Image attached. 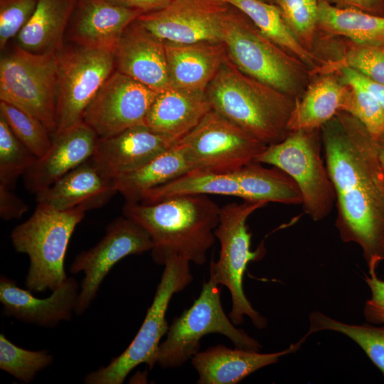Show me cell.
<instances>
[{"instance_id": "4", "label": "cell", "mask_w": 384, "mask_h": 384, "mask_svg": "<svg viewBox=\"0 0 384 384\" xmlns=\"http://www.w3.org/2000/svg\"><path fill=\"white\" fill-rule=\"evenodd\" d=\"M222 43L228 58L243 73L295 100L304 93L312 77L309 68L233 6L223 23Z\"/></svg>"}, {"instance_id": "36", "label": "cell", "mask_w": 384, "mask_h": 384, "mask_svg": "<svg viewBox=\"0 0 384 384\" xmlns=\"http://www.w3.org/2000/svg\"><path fill=\"white\" fill-rule=\"evenodd\" d=\"M36 159L0 117V184L14 188L18 177L24 175Z\"/></svg>"}, {"instance_id": "5", "label": "cell", "mask_w": 384, "mask_h": 384, "mask_svg": "<svg viewBox=\"0 0 384 384\" xmlns=\"http://www.w3.org/2000/svg\"><path fill=\"white\" fill-rule=\"evenodd\" d=\"M85 213L82 209L58 210L37 203L31 216L13 229L14 249L29 257L25 284L31 292L53 291L67 279L64 261L68 245Z\"/></svg>"}, {"instance_id": "14", "label": "cell", "mask_w": 384, "mask_h": 384, "mask_svg": "<svg viewBox=\"0 0 384 384\" xmlns=\"http://www.w3.org/2000/svg\"><path fill=\"white\" fill-rule=\"evenodd\" d=\"M232 7L223 0H172L137 21L165 43H222L223 23Z\"/></svg>"}, {"instance_id": "16", "label": "cell", "mask_w": 384, "mask_h": 384, "mask_svg": "<svg viewBox=\"0 0 384 384\" xmlns=\"http://www.w3.org/2000/svg\"><path fill=\"white\" fill-rule=\"evenodd\" d=\"M80 289L76 279L68 277L50 296L41 299L3 275L0 279V302L6 316L38 326L54 327L72 319Z\"/></svg>"}, {"instance_id": "41", "label": "cell", "mask_w": 384, "mask_h": 384, "mask_svg": "<svg viewBox=\"0 0 384 384\" xmlns=\"http://www.w3.org/2000/svg\"><path fill=\"white\" fill-rule=\"evenodd\" d=\"M337 72L342 81H354L363 86L384 108V84L375 82L350 68H342Z\"/></svg>"}, {"instance_id": "1", "label": "cell", "mask_w": 384, "mask_h": 384, "mask_svg": "<svg viewBox=\"0 0 384 384\" xmlns=\"http://www.w3.org/2000/svg\"><path fill=\"white\" fill-rule=\"evenodd\" d=\"M323 154L336 192L341 240L360 246L368 271L384 260V169L375 139L341 111L320 129Z\"/></svg>"}, {"instance_id": "9", "label": "cell", "mask_w": 384, "mask_h": 384, "mask_svg": "<svg viewBox=\"0 0 384 384\" xmlns=\"http://www.w3.org/2000/svg\"><path fill=\"white\" fill-rule=\"evenodd\" d=\"M190 262L175 256L164 264L152 303L135 337L129 346L106 366L88 373L87 384H122L137 366L149 369L156 364V354L162 336L167 334L166 314L173 295L183 290L193 280Z\"/></svg>"}, {"instance_id": "26", "label": "cell", "mask_w": 384, "mask_h": 384, "mask_svg": "<svg viewBox=\"0 0 384 384\" xmlns=\"http://www.w3.org/2000/svg\"><path fill=\"white\" fill-rule=\"evenodd\" d=\"M78 0H38L30 20L19 32L17 47L33 53L60 52Z\"/></svg>"}, {"instance_id": "8", "label": "cell", "mask_w": 384, "mask_h": 384, "mask_svg": "<svg viewBox=\"0 0 384 384\" xmlns=\"http://www.w3.org/2000/svg\"><path fill=\"white\" fill-rule=\"evenodd\" d=\"M322 151L320 129H302L267 145L255 161L281 169L295 181L304 211L314 221L326 218L336 198Z\"/></svg>"}, {"instance_id": "40", "label": "cell", "mask_w": 384, "mask_h": 384, "mask_svg": "<svg viewBox=\"0 0 384 384\" xmlns=\"http://www.w3.org/2000/svg\"><path fill=\"white\" fill-rule=\"evenodd\" d=\"M7 186L0 184V216L4 220L21 218L28 207Z\"/></svg>"}, {"instance_id": "19", "label": "cell", "mask_w": 384, "mask_h": 384, "mask_svg": "<svg viewBox=\"0 0 384 384\" xmlns=\"http://www.w3.org/2000/svg\"><path fill=\"white\" fill-rule=\"evenodd\" d=\"M176 143L145 124L137 125L109 137H99L92 157L115 178L140 168Z\"/></svg>"}, {"instance_id": "13", "label": "cell", "mask_w": 384, "mask_h": 384, "mask_svg": "<svg viewBox=\"0 0 384 384\" xmlns=\"http://www.w3.org/2000/svg\"><path fill=\"white\" fill-rule=\"evenodd\" d=\"M152 247L148 233L132 219L123 215L112 221L103 238L76 255L70 267L73 274L84 273L75 313L81 315L90 307L115 264L127 256L151 251Z\"/></svg>"}, {"instance_id": "10", "label": "cell", "mask_w": 384, "mask_h": 384, "mask_svg": "<svg viewBox=\"0 0 384 384\" xmlns=\"http://www.w3.org/2000/svg\"><path fill=\"white\" fill-rule=\"evenodd\" d=\"M58 53H33L16 47L0 60V101L57 130Z\"/></svg>"}, {"instance_id": "34", "label": "cell", "mask_w": 384, "mask_h": 384, "mask_svg": "<svg viewBox=\"0 0 384 384\" xmlns=\"http://www.w3.org/2000/svg\"><path fill=\"white\" fill-rule=\"evenodd\" d=\"M53 356L46 351H31L16 346L0 334V369L19 381L28 383L50 366Z\"/></svg>"}, {"instance_id": "15", "label": "cell", "mask_w": 384, "mask_h": 384, "mask_svg": "<svg viewBox=\"0 0 384 384\" xmlns=\"http://www.w3.org/2000/svg\"><path fill=\"white\" fill-rule=\"evenodd\" d=\"M157 93L115 70L85 109L82 122L100 138L145 124L146 114Z\"/></svg>"}, {"instance_id": "28", "label": "cell", "mask_w": 384, "mask_h": 384, "mask_svg": "<svg viewBox=\"0 0 384 384\" xmlns=\"http://www.w3.org/2000/svg\"><path fill=\"white\" fill-rule=\"evenodd\" d=\"M317 32L326 36H343L365 46L384 48V16L352 7L332 5L318 0Z\"/></svg>"}, {"instance_id": "45", "label": "cell", "mask_w": 384, "mask_h": 384, "mask_svg": "<svg viewBox=\"0 0 384 384\" xmlns=\"http://www.w3.org/2000/svg\"><path fill=\"white\" fill-rule=\"evenodd\" d=\"M262 1L275 4V0H262Z\"/></svg>"}, {"instance_id": "27", "label": "cell", "mask_w": 384, "mask_h": 384, "mask_svg": "<svg viewBox=\"0 0 384 384\" xmlns=\"http://www.w3.org/2000/svg\"><path fill=\"white\" fill-rule=\"evenodd\" d=\"M195 169L186 149L178 142L140 168L115 178L117 193L126 202H139L146 191Z\"/></svg>"}, {"instance_id": "32", "label": "cell", "mask_w": 384, "mask_h": 384, "mask_svg": "<svg viewBox=\"0 0 384 384\" xmlns=\"http://www.w3.org/2000/svg\"><path fill=\"white\" fill-rule=\"evenodd\" d=\"M309 321L306 338L321 331L341 333L356 343L384 376V324H346L317 311L310 314Z\"/></svg>"}, {"instance_id": "24", "label": "cell", "mask_w": 384, "mask_h": 384, "mask_svg": "<svg viewBox=\"0 0 384 384\" xmlns=\"http://www.w3.org/2000/svg\"><path fill=\"white\" fill-rule=\"evenodd\" d=\"M165 48L169 85L182 89L206 90L228 57L223 43H165Z\"/></svg>"}, {"instance_id": "12", "label": "cell", "mask_w": 384, "mask_h": 384, "mask_svg": "<svg viewBox=\"0 0 384 384\" xmlns=\"http://www.w3.org/2000/svg\"><path fill=\"white\" fill-rule=\"evenodd\" d=\"M114 70L113 50L77 46L59 52L55 134L82 122L85 109Z\"/></svg>"}, {"instance_id": "29", "label": "cell", "mask_w": 384, "mask_h": 384, "mask_svg": "<svg viewBox=\"0 0 384 384\" xmlns=\"http://www.w3.org/2000/svg\"><path fill=\"white\" fill-rule=\"evenodd\" d=\"M223 1L245 14L271 41L304 63L311 75L325 63L296 38L277 5L262 0Z\"/></svg>"}, {"instance_id": "7", "label": "cell", "mask_w": 384, "mask_h": 384, "mask_svg": "<svg viewBox=\"0 0 384 384\" xmlns=\"http://www.w3.org/2000/svg\"><path fill=\"white\" fill-rule=\"evenodd\" d=\"M221 287L209 278L193 304L174 319L166 339L159 344L158 366L162 368L181 366L198 352L201 338L213 333L226 336L236 348L260 351L261 344L237 329L226 316L220 299Z\"/></svg>"}, {"instance_id": "11", "label": "cell", "mask_w": 384, "mask_h": 384, "mask_svg": "<svg viewBox=\"0 0 384 384\" xmlns=\"http://www.w3.org/2000/svg\"><path fill=\"white\" fill-rule=\"evenodd\" d=\"M178 143L195 169L220 174L255 161L267 146L213 109Z\"/></svg>"}, {"instance_id": "17", "label": "cell", "mask_w": 384, "mask_h": 384, "mask_svg": "<svg viewBox=\"0 0 384 384\" xmlns=\"http://www.w3.org/2000/svg\"><path fill=\"white\" fill-rule=\"evenodd\" d=\"M117 193L115 178L91 156L36 194L37 203L58 210L87 211L105 206Z\"/></svg>"}, {"instance_id": "42", "label": "cell", "mask_w": 384, "mask_h": 384, "mask_svg": "<svg viewBox=\"0 0 384 384\" xmlns=\"http://www.w3.org/2000/svg\"><path fill=\"white\" fill-rule=\"evenodd\" d=\"M340 7H352L376 16H384V0H328Z\"/></svg>"}, {"instance_id": "38", "label": "cell", "mask_w": 384, "mask_h": 384, "mask_svg": "<svg viewBox=\"0 0 384 384\" xmlns=\"http://www.w3.org/2000/svg\"><path fill=\"white\" fill-rule=\"evenodd\" d=\"M275 4L296 38L307 50L314 52L318 0H275Z\"/></svg>"}, {"instance_id": "21", "label": "cell", "mask_w": 384, "mask_h": 384, "mask_svg": "<svg viewBox=\"0 0 384 384\" xmlns=\"http://www.w3.org/2000/svg\"><path fill=\"white\" fill-rule=\"evenodd\" d=\"M142 14L110 0H78L70 38L77 46L114 50L124 30Z\"/></svg>"}, {"instance_id": "2", "label": "cell", "mask_w": 384, "mask_h": 384, "mask_svg": "<svg viewBox=\"0 0 384 384\" xmlns=\"http://www.w3.org/2000/svg\"><path fill=\"white\" fill-rule=\"evenodd\" d=\"M220 208L208 196H185L154 203L126 202L123 215L132 219L149 235L154 261L164 265L178 256L203 265L214 245L215 230Z\"/></svg>"}, {"instance_id": "20", "label": "cell", "mask_w": 384, "mask_h": 384, "mask_svg": "<svg viewBox=\"0 0 384 384\" xmlns=\"http://www.w3.org/2000/svg\"><path fill=\"white\" fill-rule=\"evenodd\" d=\"M115 70L159 92L169 86L165 43L134 21L114 49Z\"/></svg>"}, {"instance_id": "22", "label": "cell", "mask_w": 384, "mask_h": 384, "mask_svg": "<svg viewBox=\"0 0 384 384\" xmlns=\"http://www.w3.org/2000/svg\"><path fill=\"white\" fill-rule=\"evenodd\" d=\"M306 337L287 348L275 353H261L223 345L198 352L191 363L198 374V384H236L255 371L278 362L279 359L299 350Z\"/></svg>"}, {"instance_id": "3", "label": "cell", "mask_w": 384, "mask_h": 384, "mask_svg": "<svg viewBox=\"0 0 384 384\" xmlns=\"http://www.w3.org/2000/svg\"><path fill=\"white\" fill-rule=\"evenodd\" d=\"M206 92L213 110L266 145L290 132L296 100L243 73L228 57Z\"/></svg>"}, {"instance_id": "43", "label": "cell", "mask_w": 384, "mask_h": 384, "mask_svg": "<svg viewBox=\"0 0 384 384\" xmlns=\"http://www.w3.org/2000/svg\"><path fill=\"white\" fill-rule=\"evenodd\" d=\"M115 4L142 11L153 12L166 7L172 0H110Z\"/></svg>"}, {"instance_id": "33", "label": "cell", "mask_w": 384, "mask_h": 384, "mask_svg": "<svg viewBox=\"0 0 384 384\" xmlns=\"http://www.w3.org/2000/svg\"><path fill=\"white\" fill-rule=\"evenodd\" d=\"M341 58L325 60L315 75L336 73L350 68L367 78L384 84V48L356 43L347 39Z\"/></svg>"}, {"instance_id": "30", "label": "cell", "mask_w": 384, "mask_h": 384, "mask_svg": "<svg viewBox=\"0 0 384 384\" xmlns=\"http://www.w3.org/2000/svg\"><path fill=\"white\" fill-rule=\"evenodd\" d=\"M232 174L238 182L242 200L286 205L302 203L295 181L277 167L269 169L254 161Z\"/></svg>"}, {"instance_id": "23", "label": "cell", "mask_w": 384, "mask_h": 384, "mask_svg": "<svg viewBox=\"0 0 384 384\" xmlns=\"http://www.w3.org/2000/svg\"><path fill=\"white\" fill-rule=\"evenodd\" d=\"M211 110L206 90L169 86L157 93L145 124L178 142Z\"/></svg>"}, {"instance_id": "18", "label": "cell", "mask_w": 384, "mask_h": 384, "mask_svg": "<svg viewBox=\"0 0 384 384\" xmlns=\"http://www.w3.org/2000/svg\"><path fill=\"white\" fill-rule=\"evenodd\" d=\"M98 138L83 122L55 134L47 153L23 175L25 188L36 194L50 186L92 156Z\"/></svg>"}, {"instance_id": "39", "label": "cell", "mask_w": 384, "mask_h": 384, "mask_svg": "<svg viewBox=\"0 0 384 384\" xmlns=\"http://www.w3.org/2000/svg\"><path fill=\"white\" fill-rule=\"evenodd\" d=\"M38 0H0V48L18 36L33 14Z\"/></svg>"}, {"instance_id": "6", "label": "cell", "mask_w": 384, "mask_h": 384, "mask_svg": "<svg viewBox=\"0 0 384 384\" xmlns=\"http://www.w3.org/2000/svg\"><path fill=\"white\" fill-rule=\"evenodd\" d=\"M266 204L243 200L240 203L232 202L224 205L220 208L219 222L214 232L220 248L218 260L210 264L209 278L229 290L232 305L228 316L235 326L244 322L245 316L259 329L267 326L266 318L252 307L243 289L244 274L248 264L260 260L265 250L262 247L251 250V233L248 231L247 220Z\"/></svg>"}, {"instance_id": "31", "label": "cell", "mask_w": 384, "mask_h": 384, "mask_svg": "<svg viewBox=\"0 0 384 384\" xmlns=\"http://www.w3.org/2000/svg\"><path fill=\"white\" fill-rule=\"evenodd\" d=\"M199 195H220L241 198L239 186L233 174H220L195 169L146 191L139 202L154 203L174 197Z\"/></svg>"}, {"instance_id": "25", "label": "cell", "mask_w": 384, "mask_h": 384, "mask_svg": "<svg viewBox=\"0 0 384 384\" xmlns=\"http://www.w3.org/2000/svg\"><path fill=\"white\" fill-rule=\"evenodd\" d=\"M348 88L334 73L322 74L296 100L288 123L289 132L321 129L343 110Z\"/></svg>"}, {"instance_id": "44", "label": "cell", "mask_w": 384, "mask_h": 384, "mask_svg": "<svg viewBox=\"0 0 384 384\" xmlns=\"http://www.w3.org/2000/svg\"><path fill=\"white\" fill-rule=\"evenodd\" d=\"M378 153L380 161L384 169V132L380 135L376 139Z\"/></svg>"}, {"instance_id": "35", "label": "cell", "mask_w": 384, "mask_h": 384, "mask_svg": "<svg viewBox=\"0 0 384 384\" xmlns=\"http://www.w3.org/2000/svg\"><path fill=\"white\" fill-rule=\"evenodd\" d=\"M1 117L14 134L36 157L44 156L51 146L53 135L38 119L7 102L0 101Z\"/></svg>"}, {"instance_id": "37", "label": "cell", "mask_w": 384, "mask_h": 384, "mask_svg": "<svg viewBox=\"0 0 384 384\" xmlns=\"http://www.w3.org/2000/svg\"><path fill=\"white\" fill-rule=\"evenodd\" d=\"M348 85V92L343 107L376 139L384 132V108L363 86L354 81H342Z\"/></svg>"}]
</instances>
